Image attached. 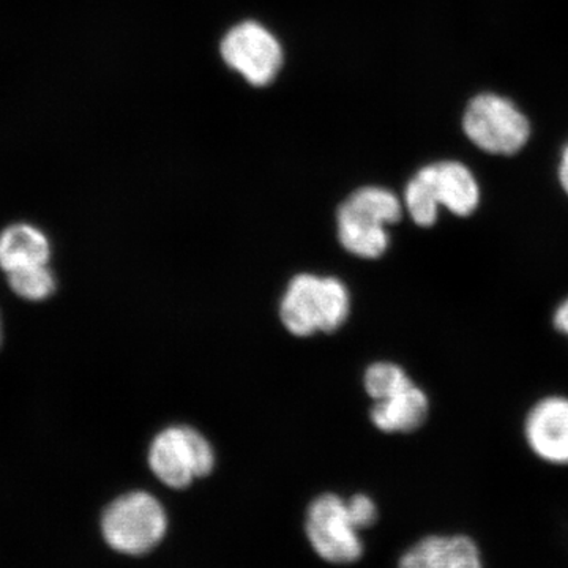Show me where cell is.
<instances>
[{"label": "cell", "mask_w": 568, "mask_h": 568, "mask_svg": "<svg viewBox=\"0 0 568 568\" xmlns=\"http://www.w3.org/2000/svg\"><path fill=\"white\" fill-rule=\"evenodd\" d=\"M481 203V189L476 174L465 163L426 164L407 182L406 211L420 227H433L444 207L459 219L473 216Z\"/></svg>", "instance_id": "1"}, {"label": "cell", "mask_w": 568, "mask_h": 568, "mask_svg": "<svg viewBox=\"0 0 568 568\" xmlns=\"http://www.w3.org/2000/svg\"><path fill=\"white\" fill-rule=\"evenodd\" d=\"M223 61L256 88L271 84L283 65L280 41L260 22L235 26L222 41Z\"/></svg>", "instance_id": "8"}, {"label": "cell", "mask_w": 568, "mask_h": 568, "mask_svg": "<svg viewBox=\"0 0 568 568\" xmlns=\"http://www.w3.org/2000/svg\"><path fill=\"white\" fill-rule=\"evenodd\" d=\"M403 204L390 190L366 186L351 194L338 212V237L347 252L376 260L390 244L387 224L398 223Z\"/></svg>", "instance_id": "2"}, {"label": "cell", "mask_w": 568, "mask_h": 568, "mask_svg": "<svg viewBox=\"0 0 568 568\" xmlns=\"http://www.w3.org/2000/svg\"><path fill=\"white\" fill-rule=\"evenodd\" d=\"M149 465L162 484L173 489L190 487L212 473L215 454L207 439L189 426H171L153 439Z\"/></svg>", "instance_id": "6"}, {"label": "cell", "mask_w": 568, "mask_h": 568, "mask_svg": "<svg viewBox=\"0 0 568 568\" xmlns=\"http://www.w3.org/2000/svg\"><path fill=\"white\" fill-rule=\"evenodd\" d=\"M414 381L399 365L381 362L366 369L365 387L368 395L375 402L388 398V396L403 390V388L413 386Z\"/></svg>", "instance_id": "14"}, {"label": "cell", "mask_w": 568, "mask_h": 568, "mask_svg": "<svg viewBox=\"0 0 568 568\" xmlns=\"http://www.w3.org/2000/svg\"><path fill=\"white\" fill-rule=\"evenodd\" d=\"M7 280H9L11 291L24 301H44L55 290V278L48 264L11 272V274H7Z\"/></svg>", "instance_id": "13"}, {"label": "cell", "mask_w": 568, "mask_h": 568, "mask_svg": "<svg viewBox=\"0 0 568 568\" xmlns=\"http://www.w3.org/2000/svg\"><path fill=\"white\" fill-rule=\"evenodd\" d=\"M349 305V293L339 280L304 274L291 282L280 313L291 334L310 336L342 327Z\"/></svg>", "instance_id": "4"}, {"label": "cell", "mask_w": 568, "mask_h": 568, "mask_svg": "<svg viewBox=\"0 0 568 568\" xmlns=\"http://www.w3.org/2000/svg\"><path fill=\"white\" fill-rule=\"evenodd\" d=\"M558 179L560 189H562V192L566 193L568 197V145L564 149L562 155H560Z\"/></svg>", "instance_id": "17"}, {"label": "cell", "mask_w": 568, "mask_h": 568, "mask_svg": "<svg viewBox=\"0 0 568 568\" xmlns=\"http://www.w3.org/2000/svg\"><path fill=\"white\" fill-rule=\"evenodd\" d=\"M347 500L325 493L316 497L306 511L305 534L310 547L321 559L335 566H349L364 556V541L358 536Z\"/></svg>", "instance_id": "7"}, {"label": "cell", "mask_w": 568, "mask_h": 568, "mask_svg": "<svg viewBox=\"0 0 568 568\" xmlns=\"http://www.w3.org/2000/svg\"><path fill=\"white\" fill-rule=\"evenodd\" d=\"M429 416V398L417 384L379 399L372 409V420L384 433H413Z\"/></svg>", "instance_id": "11"}, {"label": "cell", "mask_w": 568, "mask_h": 568, "mask_svg": "<svg viewBox=\"0 0 568 568\" xmlns=\"http://www.w3.org/2000/svg\"><path fill=\"white\" fill-rule=\"evenodd\" d=\"M0 343H2V321H0Z\"/></svg>", "instance_id": "18"}, {"label": "cell", "mask_w": 568, "mask_h": 568, "mask_svg": "<svg viewBox=\"0 0 568 568\" xmlns=\"http://www.w3.org/2000/svg\"><path fill=\"white\" fill-rule=\"evenodd\" d=\"M168 532V515L155 496L132 491L119 496L104 508V544L123 556H145L162 544Z\"/></svg>", "instance_id": "3"}, {"label": "cell", "mask_w": 568, "mask_h": 568, "mask_svg": "<svg viewBox=\"0 0 568 568\" xmlns=\"http://www.w3.org/2000/svg\"><path fill=\"white\" fill-rule=\"evenodd\" d=\"M523 436L534 457L568 466V395L541 396L526 413Z\"/></svg>", "instance_id": "9"}, {"label": "cell", "mask_w": 568, "mask_h": 568, "mask_svg": "<svg viewBox=\"0 0 568 568\" xmlns=\"http://www.w3.org/2000/svg\"><path fill=\"white\" fill-rule=\"evenodd\" d=\"M551 323L556 332H559L560 335L567 336L568 338V297L560 301L559 305L556 306Z\"/></svg>", "instance_id": "16"}, {"label": "cell", "mask_w": 568, "mask_h": 568, "mask_svg": "<svg viewBox=\"0 0 568 568\" xmlns=\"http://www.w3.org/2000/svg\"><path fill=\"white\" fill-rule=\"evenodd\" d=\"M396 568H484V564L473 538L428 536L407 549Z\"/></svg>", "instance_id": "10"}, {"label": "cell", "mask_w": 568, "mask_h": 568, "mask_svg": "<svg viewBox=\"0 0 568 568\" xmlns=\"http://www.w3.org/2000/svg\"><path fill=\"white\" fill-rule=\"evenodd\" d=\"M51 244L32 224H13L0 234V267L6 274L50 263Z\"/></svg>", "instance_id": "12"}, {"label": "cell", "mask_w": 568, "mask_h": 568, "mask_svg": "<svg viewBox=\"0 0 568 568\" xmlns=\"http://www.w3.org/2000/svg\"><path fill=\"white\" fill-rule=\"evenodd\" d=\"M467 140L489 155H515L528 144L530 123L517 104L497 93H478L463 115Z\"/></svg>", "instance_id": "5"}, {"label": "cell", "mask_w": 568, "mask_h": 568, "mask_svg": "<svg viewBox=\"0 0 568 568\" xmlns=\"http://www.w3.org/2000/svg\"><path fill=\"white\" fill-rule=\"evenodd\" d=\"M347 507H349L355 525L361 530L372 528L377 521V507L372 497L355 495L347 500Z\"/></svg>", "instance_id": "15"}]
</instances>
